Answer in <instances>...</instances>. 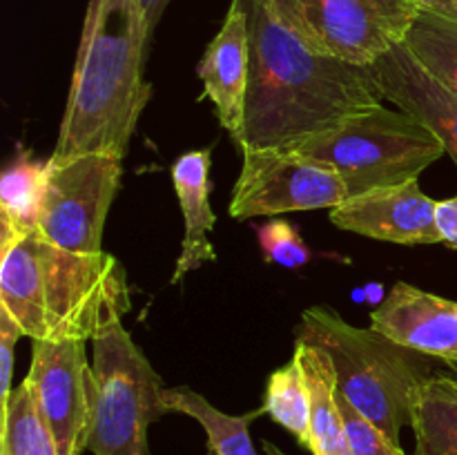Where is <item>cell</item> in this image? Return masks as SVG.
<instances>
[{
  "mask_svg": "<svg viewBox=\"0 0 457 455\" xmlns=\"http://www.w3.org/2000/svg\"><path fill=\"white\" fill-rule=\"evenodd\" d=\"M250 79L239 147L290 150L386 101L375 67L320 52L290 0H245Z\"/></svg>",
  "mask_w": 457,
  "mask_h": 455,
  "instance_id": "6da1fadb",
  "label": "cell"
},
{
  "mask_svg": "<svg viewBox=\"0 0 457 455\" xmlns=\"http://www.w3.org/2000/svg\"><path fill=\"white\" fill-rule=\"evenodd\" d=\"M150 36L141 0H89L52 159H125L152 96L143 76Z\"/></svg>",
  "mask_w": 457,
  "mask_h": 455,
  "instance_id": "7a4b0ae2",
  "label": "cell"
},
{
  "mask_svg": "<svg viewBox=\"0 0 457 455\" xmlns=\"http://www.w3.org/2000/svg\"><path fill=\"white\" fill-rule=\"evenodd\" d=\"M0 308L29 339L92 342L129 310L128 272L105 250L71 252L31 232L0 245Z\"/></svg>",
  "mask_w": 457,
  "mask_h": 455,
  "instance_id": "3957f363",
  "label": "cell"
},
{
  "mask_svg": "<svg viewBox=\"0 0 457 455\" xmlns=\"http://www.w3.org/2000/svg\"><path fill=\"white\" fill-rule=\"evenodd\" d=\"M295 342L324 348L337 373V388L348 404L400 444L413 422V401L433 373L431 357L400 346L375 328H355L335 310H303Z\"/></svg>",
  "mask_w": 457,
  "mask_h": 455,
  "instance_id": "277c9868",
  "label": "cell"
},
{
  "mask_svg": "<svg viewBox=\"0 0 457 455\" xmlns=\"http://www.w3.org/2000/svg\"><path fill=\"white\" fill-rule=\"evenodd\" d=\"M290 152L330 165L346 183L348 196H360L418 181L428 165L446 154V147L418 116L379 103Z\"/></svg>",
  "mask_w": 457,
  "mask_h": 455,
  "instance_id": "5b68a950",
  "label": "cell"
},
{
  "mask_svg": "<svg viewBox=\"0 0 457 455\" xmlns=\"http://www.w3.org/2000/svg\"><path fill=\"white\" fill-rule=\"evenodd\" d=\"M92 373L87 449L94 455L150 453L147 428L165 415V386L123 321H114L92 339Z\"/></svg>",
  "mask_w": 457,
  "mask_h": 455,
  "instance_id": "8992f818",
  "label": "cell"
},
{
  "mask_svg": "<svg viewBox=\"0 0 457 455\" xmlns=\"http://www.w3.org/2000/svg\"><path fill=\"white\" fill-rule=\"evenodd\" d=\"M123 178V159L83 154L67 161L47 159V186L38 232L71 252H103V230Z\"/></svg>",
  "mask_w": 457,
  "mask_h": 455,
  "instance_id": "52a82bcc",
  "label": "cell"
},
{
  "mask_svg": "<svg viewBox=\"0 0 457 455\" xmlns=\"http://www.w3.org/2000/svg\"><path fill=\"white\" fill-rule=\"evenodd\" d=\"M244 165L232 190V219L333 210L348 199L344 178L330 165L290 150L244 147Z\"/></svg>",
  "mask_w": 457,
  "mask_h": 455,
  "instance_id": "ba28073f",
  "label": "cell"
},
{
  "mask_svg": "<svg viewBox=\"0 0 457 455\" xmlns=\"http://www.w3.org/2000/svg\"><path fill=\"white\" fill-rule=\"evenodd\" d=\"M306 38L320 52L370 67L404 45L420 0H290Z\"/></svg>",
  "mask_w": 457,
  "mask_h": 455,
  "instance_id": "9c48e42d",
  "label": "cell"
},
{
  "mask_svg": "<svg viewBox=\"0 0 457 455\" xmlns=\"http://www.w3.org/2000/svg\"><path fill=\"white\" fill-rule=\"evenodd\" d=\"M85 343L31 339L29 373L22 382L38 404L58 455H83L87 449L94 373Z\"/></svg>",
  "mask_w": 457,
  "mask_h": 455,
  "instance_id": "30bf717a",
  "label": "cell"
},
{
  "mask_svg": "<svg viewBox=\"0 0 457 455\" xmlns=\"http://www.w3.org/2000/svg\"><path fill=\"white\" fill-rule=\"evenodd\" d=\"M437 201L420 190L418 181L379 187L330 210V221L346 232L400 245L442 244L436 219Z\"/></svg>",
  "mask_w": 457,
  "mask_h": 455,
  "instance_id": "8fae6325",
  "label": "cell"
},
{
  "mask_svg": "<svg viewBox=\"0 0 457 455\" xmlns=\"http://www.w3.org/2000/svg\"><path fill=\"white\" fill-rule=\"evenodd\" d=\"M370 328L400 346L436 360L457 361V302L397 281L370 312Z\"/></svg>",
  "mask_w": 457,
  "mask_h": 455,
  "instance_id": "7c38bea8",
  "label": "cell"
},
{
  "mask_svg": "<svg viewBox=\"0 0 457 455\" xmlns=\"http://www.w3.org/2000/svg\"><path fill=\"white\" fill-rule=\"evenodd\" d=\"M196 76L204 80V94L212 101L219 123L239 145L250 79V16L245 0L230 3L221 29L196 65Z\"/></svg>",
  "mask_w": 457,
  "mask_h": 455,
  "instance_id": "4fadbf2b",
  "label": "cell"
},
{
  "mask_svg": "<svg viewBox=\"0 0 457 455\" xmlns=\"http://www.w3.org/2000/svg\"><path fill=\"white\" fill-rule=\"evenodd\" d=\"M373 67L388 101L424 120L442 138L446 154L457 165V98L453 94L437 83L404 45L391 49Z\"/></svg>",
  "mask_w": 457,
  "mask_h": 455,
  "instance_id": "5bb4252c",
  "label": "cell"
},
{
  "mask_svg": "<svg viewBox=\"0 0 457 455\" xmlns=\"http://www.w3.org/2000/svg\"><path fill=\"white\" fill-rule=\"evenodd\" d=\"M210 154H212L210 147L192 150L172 163V186L186 221L183 248L170 279L172 284H179L187 272L217 259V252L208 239V232L214 230L217 223V217L210 208V165H212Z\"/></svg>",
  "mask_w": 457,
  "mask_h": 455,
  "instance_id": "9a60e30c",
  "label": "cell"
},
{
  "mask_svg": "<svg viewBox=\"0 0 457 455\" xmlns=\"http://www.w3.org/2000/svg\"><path fill=\"white\" fill-rule=\"evenodd\" d=\"M293 355L302 364L311 391V437L306 449L312 455H351L333 360L324 348L308 342H295Z\"/></svg>",
  "mask_w": 457,
  "mask_h": 455,
  "instance_id": "2e32d148",
  "label": "cell"
},
{
  "mask_svg": "<svg viewBox=\"0 0 457 455\" xmlns=\"http://www.w3.org/2000/svg\"><path fill=\"white\" fill-rule=\"evenodd\" d=\"M404 47L457 98V0H420Z\"/></svg>",
  "mask_w": 457,
  "mask_h": 455,
  "instance_id": "e0dca14e",
  "label": "cell"
},
{
  "mask_svg": "<svg viewBox=\"0 0 457 455\" xmlns=\"http://www.w3.org/2000/svg\"><path fill=\"white\" fill-rule=\"evenodd\" d=\"M47 186V161L18 147L0 178V245L38 232L40 208Z\"/></svg>",
  "mask_w": 457,
  "mask_h": 455,
  "instance_id": "ac0fdd59",
  "label": "cell"
},
{
  "mask_svg": "<svg viewBox=\"0 0 457 455\" xmlns=\"http://www.w3.org/2000/svg\"><path fill=\"white\" fill-rule=\"evenodd\" d=\"M415 455H457V373L431 375L413 401Z\"/></svg>",
  "mask_w": 457,
  "mask_h": 455,
  "instance_id": "d6986e66",
  "label": "cell"
},
{
  "mask_svg": "<svg viewBox=\"0 0 457 455\" xmlns=\"http://www.w3.org/2000/svg\"><path fill=\"white\" fill-rule=\"evenodd\" d=\"M163 409L165 413H181L196 419L208 437L210 455H257L250 437V424L263 415V409L244 415H228L187 386L165 388Z\"/></svg>",
  "mask_w": 457,
  "mask_h": 455,
  "instance_id": "ffe728a7",
  "label": "cell"
},
{
  "mask_svg": "<svg viewBox=\"0 0 457 455\" xmlns=\"http://www.w3.org/2000/svg\"><path fill=\"white\" fill-rule=\"evenodd\" d=\"M263 413L270 415L284 426L302 446H308L311 437V391L306 375L297 357L286 361L266 382L263 393Z\"/></svg>",
  "mask_w": 457,
  "mask_h": 455,
  "instance_id": "44dd1931",
  "label": "cell"
},
{
  "mask_svg": "<svg viewBox=\"0 0 457 455\" xmlns=\"http://www.w3.org/2000/svg\"><path fill=\"white\" fill-rule=\"evenodd\" d=\"M0 455H58L52 433L25 382L13 388L3 409Z\"/></svg>",
  "mask_w": 457,
  "mask_h": 455,
  "instance_id": "7402d4cb",
  "label": "cell"
},
{
  "mask_svg": "<svg viewBox=\"0 0 457 455\" xmlns=\"http://www.w3.org/2000/svg\"><path fill=\"white\" fill-rule=\"evenodd\" d=\"M257 239L268 263L295 270L311 261V250H308L306 241L302 239L297 228L286 219H272V221L259 226Z\"/></svg>",
  "mask_w": 457,
  "mask_h": 455,
  "instance_id": "603a6c76",
  "label": "cell"
},
{
  "mask_svg": "<svg viewBox=\"0 0 457 455\" xmlns=\"http://www.w3.org/2000/svg\"><path fill=\"white\" fill-rule=\"evenodd\" d=\"M339 409H342L344 424H346L348 446L351 455H406L397 442L384 435L378 426L361 418L355 409L346 401V397L339 393Z\"/></svg>",
  "mask_w": 457,
  "mask_h": 455,
  "instance_id": "cb8c5ba5",
  "label": "cell"
},
{
  "mask_svg": "<svg viewBox=\"0 0 457 455\" xmlns=\"http://www.w3.org/2000/svg\"><path fill=\"white\" fill-rule=\"evenodd\" d=\"M21 337H25L21 326L9 317L7 310L0 308V409L7 406L13 393V351Z\"/></svg>",
  "mask_w": 457,
  "mask_h": 455,
  "instance_id": "d4e9b609",
  "label": "cell"
},
{
  "mask_svg": "<svg viewBox=\"0 0 457 455\" xmlns=\"http://www.w3.org/2000/svg\"><path fill=\"white\" fill-rule=\"evenodd\" d=\"M437 230H440L442 244L457 250V196L437 201L436 208Z\"/></svg>",
  "mask_w": 457,
  "mask_h": 455,
  "instance_id": "484cf974",
  "label": "cell"
},
{
  "mask_svg": "<svg viewBox=\"0 0 457 455\" xmlns=\"http://www.w3.org/2000/svg\"><path fill=\"white\" fill-rule=\"evenodd\" d=\"M168 4H170V0H141V7H143V13H145L147 29H150V34L156 29V25H159L161 16H163V12Z\"/></svg>",
  "mask_w": 457,
  "mask_h": 455,
  "instance_id": "4316f807",
  "label": "cell"
},
{
  "mask_svg": "<svg viewBox=\"0 0 457 455\" xmlns=\"http://www.w3.org/2000/svg\"><path fill=\"white\" fill-rule=\"evenodd\" d=\"M263 451H266V455H286L284 451H279V446H275L268 440H263Z\"/></svg>",
  "mask_w": 457,
  "mask_h": 455,
  "instance_id": "83f0119b",
  "label": "cell"
}]
</instances>
